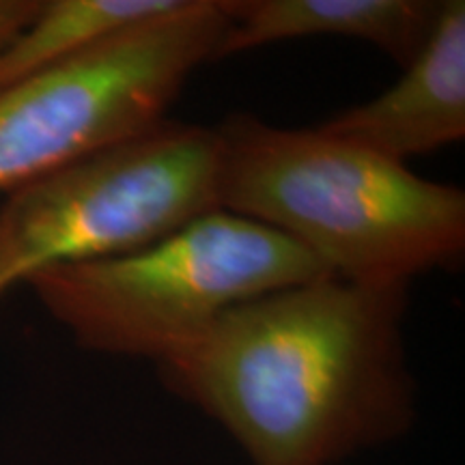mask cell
<instances>
[{"instance_id": "obj_1", "label": "cell", "mask_w": 465, "mask_h": 465, "mask_svg": "<svg viewBox=\"0 0 465 465\" xmlns=\"http://www.w3.org/2000/svg\"><path fill=\"white\" fill-rule=\"evenodd\" d=\"M407 289L325 276L265 293L155 366L254 465H334L414 416Z\"/></svg>"}, {"instance_id": "obj_2", "label": "cell", "mask_w": 465, "mask_h": 465, "mask_svg": "<svg viewBox=\"0 0 465 465\" xmlns=\"http://www.w3.org/2000/svg\"><path fill=\"white\" fill-rule=\"evenodd\" d=\"M220 141V209L270 226L330 274L410 287L461 263L465 194L322 127L231 114Z\"/></svg>"}, {"instance_id": "obj_3", "label": "cell", "mask_w": 465, "mask_h": 465, "mask_svg": "<svg viewBox=\"0 0 465 465\" xmlns=\"http://www.w3.org/2000/svg\"><path fill=\"white\" fill-rule=\"evenodd\" d=\"M325 276L281 232L216 209L147 246L50 267L25 284L75 345L158 364L232 306Z\"/></svg>"}, {"instance_id": "obj_4", "label": "cell", "mask_w": 465, "mask_h": 465, "mask_svg": "<svg viewBox=\"0 0 465 465\" xmlns=\"http://www.w3.org/2000/svg\"><path fill=\"white\" fill-rule=\"evenodd\" d=\"M216 127L166 119L9 192L0 298L37 272L130 252L220 209Z\"/></svg>"}, {"instance_id": "obj_5", "label": "cell", "mask_w": 465, "mask_h": 465, "mask_svg": "<svg viewBox=\"0 0 465 465\" xmlns=\"http://www.w3.org/2000/svg\"><path fill=\"white\" fill-rule=\"evenodd\" d=\"M226 22L223 0H188L0 89V192L164 124L190 75L216 58Z\"/></svg>"}, {"instance_id": "obj_6", "label": "cell", "mask_w": 465, "mask_h": 465, "mask_svg": "<svg viewBox=\"0 0 465 465\" xmlns=\"http://www.w3.org/2000/svg\"><path fill=\"white\" fill-rule=\"evenodd\" d=\"M401 164L465 136V3H440L427 44L403 78L362 106L319 125Z\"/></svg>"}, {"instance_id": "obj_7", "label": "cell", "mask_w": 465, "mask_h": 465, "mask_svg": "<svg viewBox=\"0 0 465 465\" xmlns=\"http://www.w3.org/2000/svg\"><path fill=\"white\" fill-rule=\"evenodd\" d=\"M226 28L216 58L304 37L360 39L401 67L420 54L440 3L420 0H223Z\"/></svg>"}, {"instance_id": "obj_8", "label": "cell", "mask_w": 465, "mask_h": 465, "mask_svg": "<svg viewBox=\"0 0 465 465\" xmlns=\"http://www.w3.org/2000/svg\"><path fill=\"white\" fill-rule=\"evenodd\" d=\"M188 0H42L0 48V89L95 48L127 28L182 9Z\"/></svg>"}, {"instance_id": "obj_9", "label": "cell", "mask_w": 465, "mask_h": 465, "mask_svg": "<svg viewBox=\"0 0 465 465\" xmlns=\"http://www.w3.org/2000/svg\"><path fill=\"white\" fill-rule=\"evenodd\" d=\"M42 7V0H0V48Z\"/></svg>"}]
</instances>
